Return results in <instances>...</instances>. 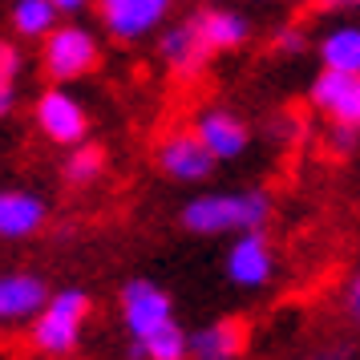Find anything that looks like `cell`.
Here are the masks:
<instances>
[{
    "instance_id": "4fadbf2b",
    "label": "cell",
    "mask_w": 360,
    "mask_h": 360,
    "mask_svg": "<svg viewBox=\"0 0 360 360\" xmlns=\"http://www.w3.org/2000/svg\"><path fill=\"white\" fill-rule=\"evenodd\" d=\"M45 219H49L45 198L29 195V191H0V239L8 243L29 239L45 227Z\"/></svg>"
},
{
    "instance_id": "ac0fdd59",
    "label": "cell",
    "mask_w": 360,
    "mask_h": 360,
    "mask_svg": "<svg viewBox=\"0 0 360 360\" xmlns=\"http://www.w3.org/2000/svg\"><path fill=\"white\" fill-rule=\"evenodd\" d=\"M130 356H138V360H182V356H191V336L179 328V320H170V324H162L158 332L134 340Z\"/></svg>"
},
{
    "instance_id": "8992f818",
    "label": "cell",
    "mask_w": 360,
    "mask_h": 360,
    "mask_svg": "<svg viewBox=\"0 0 360 360\" xmlns=\"http://www.w3.org/2000/svg\"><path fill=\"white\" fill-rule=\"evenodd\" d=\"M33 122L53 146H77V142H85V130H89L85 105L73 98V94H65L61 85H53V89H45V94L37 98Z\"/></svg>"
},
{
    "instance_id": "7402d4cb",
    "label": "cell",
    "mask_w": 360,
    "mask_h": 360,
    "mask_svg": "<svg viewBox=\"0 0 360 360\" xmlns=\"http://www.w3.org/2000/svg\"><path fill=\"white\" fill-rule=\"evenodd\" d=\"M271 49L283 53V57H295V53H304V29H295V25L279 29L276 41H271Z\"/></svg>"
},
{
    "instance_id": "6da1fadb",
    "label": "cell",
    "mask_w": 360,
    "mask_h": 360,
    "mask_svg": "<svg viewBox=\"0 0 360 360\" xmlns=\"http://www.w3.org/2000/svg\"><path fill=\"white\" fill-rule=\"evenodd\" d=\"M271 219V198L263 191H239V195H198L182 207L179 223L191 235H239L255 231Z\"/></svg>"
},
{
    "instance_id": "5bb4252c",
    "label": "cell",
    "mask_w": 360,
    "mask_h": 360,
    "mask_svg": "<svg viewBox=\"0 0 360 360\" xmlns=\"http://www.w3.org/2000/svg\"><path fill=\"white\" fill-rule=\"evenodd\" d=\"M243 348H247V328L231 316L191 332V356L198 360H235L243 356Z\"/></svg>"
},
{
    "instance_id": "ffe728a7",
    "label": "cell",
    "mask_w": 360,
    "mask_h": 360,
    "mask_svg": "<svg viewBox=\"0 0 360 360\" xmlns=\"http://www.w3.org/2000/svg\"><path fill=\"white\" fill-rule=\"evenodd\" d=\"M20 49L17 45H0V114H8L13 110V101H17V94H13V82H17V73H20Z\"/></svg>"
},
{
    "instance_id": "277c9868",
    "label": "cell",
    "mask_w": 360,
    "mask_h": 360,
    "mask_svg": "<svg viewBox=\"0 0 360 360\" xmlns=\"http://www.w3.org/2000/svg\"><path fill=\"white\" fill-rule=\"evenodd\" d=\"M101 29L114 41H146L150 33H158L174 8V0H94Z\"/></svg>"
},
{
    "instance_id": "30bf717a",
    "label": "cell",
    "mask_w": 360,
    "mask_h": 360,
    "mask_svg": "<svg viewBox=\"0 0 360 360\" xmlns=\"http://www.w3.org/2000/svg\"><path fill=\"white\" fill-rule=\"evenodd\" d=\"M271 271H276V255H271V243L263 239V231H239L227 251V279L235 288L255 292L271 279Z\"/></svg>"
},
{
    "instance_id": "d6986e66",
    "label": "cell",
    "mask_w": 360,
    "mask_h": 360,
    "mask_svg": "<svg viewBox=\"0 0 360 360\" xmlns=\"http://www.w3.org/2000/svg\"><path fill=\"white\" fill-rule=\"evenodd\" d=\"M101 170H105V154H101L98 146H89V142L69 146V158H65V182L69 186H89V182H98Z\"/></svg>"
},
{
    "instance_id": "7a4b0ae2",
    "label": "cell",
    "mask_w": 360,
    "mask_h": 360,
    "mask_svg": "<svg viewBox=\"0 0 360 360\" xmlns=\"http://www.w3.org/2000/svg\"><path fill=\"white\" fill-rule=\"evenodd\" d=\"M89 316V295L82 288H65L53 292V300L45 304V311L29 328V344L45 356H69L82 344V328Z\"/></svg>"
},
{
    "instance_id": "2e32d148",
    "label": "cell",
    "mask_w": 360,
    "mask_h": 360,
    "mask_svg": "<svg viewBox=\"0 0 360 360\" xmlns=\"http://www.w3.org/2000/svg\"><path fill=\"white\" fill-rule=\"evenodd\" d=\"M61 8L53 0H13L8 8V29L20 37V41H45V37L61 25Z\"/></svg>"
},
{
    "instance_id": "44dd1931",
    "label": "cell",
    "mask_w": 360,
    "mask_h": 360,
    "mask_svg": "<svg viewBox=\"0 0 360 360\" xmlns=\"http://www.w3.org/2000/svg\"><path fill=\"white\" fill-rule=\"evenodd\" d=\"M356 142H360V126L332 122V130H328V150H332V154H352Z\"/></svg>"
},
{
    "instance_id": "d4e9b609",
    "label": "cell",
    "mask_w": 360,
    "mask_h": 360,
    "mask_svg": "<svg viewBox=\"0 0 360 360\" xmlns=\"http://www.w3.org/2000/svg\"><path fill=\"white\" fill-rule=\"evenodd\" d=\"M320 8H344V4H356V0H316Z\"/></svg>"
},
{
    "instance_id": "9c48e42d",
    "label": "cell",
    "mask_w": 360,
    "mask_h": 360,
    "mask_svg": "<svg viewBox=\"0 0 360 360\" xmlns=\"http://www.w3.org/2000/svg\"><path fill=\"white\" fill-rule=\"evenodd\" d=\"M308 101H311V110L324 114L328 122L360 126V73L320 65V73H316V82L308 89Z\"/></svg>"
},
{
    "instance_id": "e0dca14e",
    "label": "cell",
    "mask_w": 360,
    "mask_h": 360,
    "mask_svg": "<svg viewBox=\"0 0 360 360\" xmlns=\"http://www.w3.org/2000/svg\"><path fill=\"white\" fill-rule=\"evenodd\" d=\"M320 65L360 73V25H336L320 37Z\"/></svg>"
},
{
    "instance_id": "7c38bea8",
    "label": "cell",
    "mask_w": 360,
    "mask_h": 360,
    "mask_svg": "<svg viewBox=\"0 0 360 360\" xmlns=\"http://www.w3.org/2000/svg\"><path fill=\"white\" fill-rule=\"evenodd\" d=\"M195 130L198 138L211 146V154L219 162H231V158H243L247 146H251V134L239 117L231 114V110H202L195 117Z\"/></svg>"
},
{
    "instance_id": "ba28073f",
    "label": "cell",
    "mask_w": 360,
    "mask_h": 360,
    "mask_svg": "<svg viewBox=\"0 0 360 360\" xmlns=\"http://www.w3.org/2000/svg\"><path fill=\"white\" fill-rule=\"evenodd\" d=\"M211 45H207V37L198 33L195 17L191 20H179V25H170V29H162L158 33V61H162L179 82H191V77H198L202 69H207V61H211Z\"/></svg>"
},
{
    "instance_id": "cb8c5ba5",
    "label": "cell",
    "mask_w": 360,
    "mask_h": 360,
    "mask_svg": "<svg viewBox=\"0 0 360 360\" xmlns=\"http://www.w3.org/2000/svg\"><path fill=\"white\" fill-rule=\"evenodd\" d=\"M53 4H57L61 13H69V17H73V13H82L85 4H94V0H53Z\"/></svg>"
},
{
    "instance_id": "5b68a950",
    "label": "cell",
    "mask_w": 360,
    "mask_h": 360,
    "mask_svg": "<svg viewBox=\"0 0 360 360\" xmlns=\"http://www.w3.org/2000/svg\"><path fill=\"white\" fill-rule=\"evenodd\" d=\"M158 170H162L166 179L174 182H207L214 174V166H219V158L211 154V146L198 138V130L191 126V130H170L158 142Z\"/></svg>"
},
{
    "instance_id": "9a60e30c",
    "label": "cell",
    "mask_w": 360,
    "mask_h": 360,
    "mask_svg": "<svg viewBox=\"0 0 360 360\" xmlns=\"http://www.w3.org/2000/svg\"><path fill=\"white\" fill-rule=\"evenodd\" d=\"M195 25L214 53L239 49L247 37H251V20L243 13H235V8H202V13H195Z\"/></svg>"
},
{
    "instance_id": "3957f363",
    "label": "cell",
    "mask_w": 360,
    "mask_h": 360,
    "mask_svg": "<svg viewBox=\"0 0 360 360\" xmlns=\"http://www.w3.org/2000/svg\"><path fill=\"white\" fill-rule=\"evenodd\" d=\"M101 65V45L98 37L82 29V25H57L45 41H41V69L53 85H69L89 77Z\"/></svg>"
},
{
    "instance_id": "603a6c76",
    "label": "cell",
    "mask_w": 360,
    "mask_h": 360,
    "mask_svg": "<svg viewBox=\"0 0 360 360\" xmlns=\"http://www.w3.org/2000/svg\"><path fill=\"white\" fill-rule=\"evenodd\" d=\"M344 316H348L352 328H360V271L348 279V288H344Z\"/></svg>"
},
{
    "instance_id": "52a82bcc",
    "label": "cell",
    "mask_w": 360,
    "mask_h": 360,
    "mask_svg": "<svg viewBox=\"0 0 360 360\" xmlns=\"http://www.w3.org/2000/svg\"><path fill=\"white\" fill-rule=\"evenodd\" d=\"M174 320V304H170V295L158 288V283H150V279H130L126 288H122V324L130 332V340H142L150 332H158L162 324Z\"/></svg>"
},
{
    "instance_id": "8fae6325",
    "label": "cell",
    "mask_w": 360,
    "mask_h": 360,
    "mask_svg": "<svg viewBox=\"0 0 360 360\" xmlns=\"http://www.w3.org/2000/svg\"><path fill=\"white\" fill-rule=\"evenodd\" d=\"M49 300L53 292L33 271H8L0 279V320L4 324H33Z\"/></svg>"
}]
</instances>
